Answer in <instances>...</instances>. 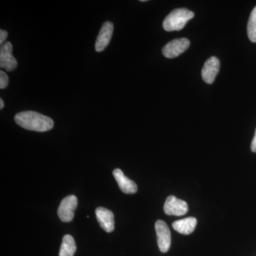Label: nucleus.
Masks as SVG:
<instances>
[{
	"mask_svg": "<svg viewBox=\"0 0 256 256\" xmlns=\"http://www.w3.org/2000/svg\"><path fill=\"white\" fill-rule=\"evenodd\" d=\"M14 120L20 127L36 132H46L52 130L54 124L50 118L34 111L18 112L15 116Z\"/></svg>",
	"mask_w": 256,
	"mask_h": 256,
	"instance_id": "nucleus-1",
	"label": "nucleus"
},
{
	"mask_svg": "<svg viewBox=\"0 0 256 256\" xmlns=\"http://www.w3.org/2000/svg\"><path fill=\"white\" fill-rule=\"evenodd\" d=\"M114 30V24L111 22H106L104 24L96 40L95 45L96 52H101L106 50V47L110 43Z\"/></svg>",
	"mask_w": 256,
	"mask_h": 256,
	"instance_id": "nucleus-9",
	"label": "nucleus"
},
{
	"mask_svg": "<svg viewBox=\"0 0 256 256\" xmlns=\"http://www.w3.org/2000/svg\"><path fill=\"white\" fill-rule=\"evenodd\" d=\"M4 101H3L2 99L0 98V109H3V108H4Z\"/></svg>",
	"mask_w": 256,
	"mask_h": 256,
	"instance_id": "nucleus-18",
	"label": "nucleus"
},
{
	"mask_svg": "<svg viewBox=\"0 0 256 256\" xmlns=\"http://www.w3.org/2000/svg\"><path fill=\"white\" fill-rule=\"evenodd\" d=\"M220 68V62L216 56H212L206 60L202 70L204 82L208 84H213Z\"/></svg>",
	"mask_w": 256,
	"mask_h": 256,
	"instance_id": "nucleus-8",
	"label": "nucleus"
},
{
	"mask_svg": "<svg viewBox=\"0 0 256 256\" xmlns=\"http://www.w3.org/2000/svg\"><path fill=\"white\" fill-rule=\"evenodd\" d=\"M76 252L75 240L70 235L64 236L60 246V256H74Z\"/></svg>",
	"mask_w": 256,
	"mask_h": 256,
	"instance_id": "nucleus-13",
	"label": "nucleus"
},
{
	"mask_svg": "<svg viewBox=\"0 0 256 256\" xmlns=\"http://www.w3.org/2000/svg\"><path fill=\"white\" fill-rule=\"evenodd\" d=\"M96 218L101 228L108 233L114 232V214L111 210L98 207L96 210Z\"/></svg>",
	"mask_w": 256,
	"mask_h": 256,
	"instance_id": "nucleus-10",
	"label": "nucleus"
},
{
	"mask_svg": "<svg viewBox=\"0 0 256 256\" xmlns=\"http://www.w3.org/2000/svg\"><path fill=\"white\" fill-rule=\"evenodd\" d=\"M194 16V13L186 8L173 10L164 18L163 28L166 32L180 31Z\"/></svg>",
	"mask_w": 256,
	"mask_h": 256,
	"instance_id": "nucleus-2",
	"label": "nucleus"
},
{
	"mask_svg": "<svg viewBox=\"0 0 256 256\" xmlns=\"http://www.w3.org/2000/svg\"><path fill=\"white\" fill-rule=\"evenodd\" d=\"M188 205L186 202L178 200L174 196L166 198L164 205V213L169 216H183L188 212Z\"/></svg>",
	"mask_w": 256,
	"mask_h": 256,
	"instance_id": "nucleus-6",
	"label": "nucleus"
},
{
	"mask_svg": "<svg viewBox=\"0 0 256 256\" xmlns=\"http://www.w3.org/2000/svg\"><path fill=\"white\" fill-rule=\"evenodd\" d=\"M13 46L10 42H6L0 48V67L8 72L14 70L18 66V62L12 54Z\"/></svg>",
	"mask_w": 256,
	"mask_h": 256,
	"instance_id": "nucleus-7",
	"label": "nucleus"
},
{
	"mask_svg": "<svg viewBox=\"0 0 256 256\" xmlns=\"http://www.w3.org/2000/svg\"><path fill=\"white\" fill-rule=\"evenodd\" d=\"M197 224V220L194 217H188L184 220H178L172 224L173 228L178 233L188 235L193 233Z\"/></svg>",
	"mask_w": 256,
	"mask_h": 256,
	"instance_id": "nucleus-12",
	"label": "nucleus"
},
{
	"mask_svg": "<svg viewBox=\"0 0 256 256\" xmlns=\"http://www.w3.org/2000/svg\"><path fill=\"white\" fill-rule=\"evenodd\" d=\"M247 33L249 40L256 43V6L252 10L247 26Z\"/></svg>",
	"mask_w": 256,
	"mask_h": 256,
	"instance_id": "nucleus-14",
	"label": "nucleus"
},
{
	"mask_svg": "<svg viewBox=\"0 0 256 256\" xmlns=\"http://www.w3.org/2000/svg\"><path fill=\"white\" fill-rule=\"evenodd\" d=\"M8 84H9V78H8V74L1 70L0 72V88H6Z\"/></svg>",
	"mask_w": 256,
	"mask_h": 256,
	"instance_id": "nucleus-15",
	"label": "nucleus"
},
{
	"mask_svg": "<svg viewBox=\"0 0 256 256\" xmlns=\"http://www.w3.org/2000/svg\"><path fill=\"white\" fill-rule=\"evenodd\" d=\"M78 206V200L74 195L65 197L62 200L58 210V215L63 222H70L73 220L74 212Z\"/></svg>",
	"mask_w": 256,
	"mask_h": 256,
	"instance_id": "nucleus-4",
	"label": "nucleus"
},
{
	"mask_svg": "<svg viewBox=\"0 0 256 256\" xmlns=\"http://www.w3.org/2000/svg\"><path fill=\"white\" fill-rule=\"evenodd\" d=\"M156 230L160 252H166L171 246V233L168 226L162 220H156Z\"/></svg>",
	"mask_w": 256,
	"mask_h": 256,
	"instance_id": "nucleus-5",
	"label": "nucleus"
},
{
	"mask_svg": "<svg viewBox=\"0 0 256 256\" xmlns=\"http://www.w3.org/2000/svg\"><path fill=\"white\" fill-rule=\"evenodd\" d=\"M8 32L5 31V30H0V44H4L3 43H4L5 40H6V38H8Z\"/></svg>",
	"mask_w": 256,
	"mask_h": 256,
	"instance_id": "nucleus-16",
	"label": "nucleus"
},
{
	"mask_svg": "<svg viewBox=\"0 0 256 256\" xmlns=\"http://www.w3.org/2000/svg\"><path fill=\"white\" fill-rule=\"evenodd\" d=\"M112 174H114L116 182L118 184L120 188L124 193L132 194L137 192V184L132 180L126 178L122 170L116 169L112 172Z\"/></svg>",
	"mask_w": 256,
	"mask_h": 256,
	"instance_id": "nucleus-11",
	"label": "nucleus"
},
{
	"mask_svg": "<svg viewBox=\"0 0 256 256\" xmlns=\"http://www.w3.org/2000/svg\"><path fill=\"white\" fill-rule=\"evenodd\" d=\"M252 150L254 152H256V129L255 131V134H254V139H252Z\"/></svg>",
	"mask_w": 256,
	"mask_h": 256,
	"instance_id": "nucleus-17",
	"label": "nucleus"
},
{
	"mask_svg": "<svg viewBox=\"0 0 256 256\" xmlns=\"http://www.w3.org/2000/svg\"><path fill=\"white\" fill-rule=\"evenodd\" d=\"M190 46L188 38H181L172 40L166 44L162 48V54L168 58H176L183 54Z\"/></svg>",
	"mask_w": 256,
	"mask_h": 256,
	"instance_id": "nucleus-3",
	"label": "nucleus"
}]
</instances>
